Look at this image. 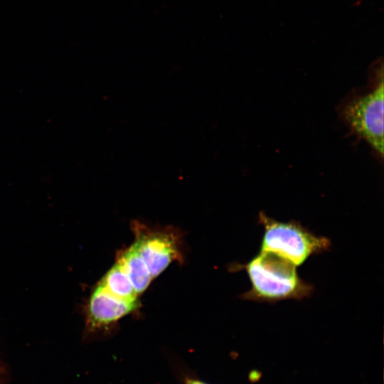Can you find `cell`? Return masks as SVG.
I'll list each match as a JSON object with an SVG mask.
<instances>
[{
  "label": "cell",
  "mask_w": 384,
  "mask_h": 384,
  "mask_svg": "<svg viewBox=\"0 0 384 384\" xmlns=\"http://www.w3.org/2000/svg\"><path fill=\"white\" fill-rule=\"evenodd\" d=\"M368 86L353 90L337 110L348 134L368 143L378 157H383V64L373 68Z\"/></svg>",
  "instance_id": "obj_2"
},
{
  "label": "cell",
  "mask_w": 384,
  "mask_h": 384,
  "mask_svg": "<svg viewBox=\"0 0 384 384\" xmlns=\"http://www.w3.org/2000/svg\"><path fill=\"white\" fill-rule=\"evenodd\" d=\"M258 223L264 229L260 251L274 253L297 267L331 246L329 238L315 235L295 220L279 221L260 211Z\"/></svg>",
  "instance_id": "obj_3"
},
{
  "label": "cell",
  "mask_w": 384,
  "mask_h": 384,
  "mask_svg": "<svg viewBox=\"0 0 384 384\" xmlns=\"http://www.w3.org/2000/svg\"><path fill=\"white\" fill-rule=\"evenodd\" d=\"M100 284L112 296L127 302H138L137 293L127 275L116 262Z\"/></svg>",
  "instance_id": "obj_7"
},
{
  "label": "cell",
  "mask_w": 384,
  "mask_h": 384,
  "mask_svg": "<svg viewBox=\"0 0 384 384\" xmlns=\"http://www.w3.org/2000/svg\"><path fill=\"white\" fill-rule=\"evenodd\" d=\"M116 259V262L130 279L138 295L143 293L153 279L135 247L132 244L129 248L119 251Z\"/></svg>",
  "instance_id": "obj_6"
},
{
  "label": "cell",
  "mask_w": 384,
  "mask_h": 384,
  "mask_svg": "<svg viewBox=\"0 0 384 384\" xmlns=\"http://www.w3.org/2000/svg\"><path fill=\"white\" fill-rule=\"evenodd\" d=\"M135 247L152 279L174 261L183 262L182 235L173 227L150 228L139 221L131 223Z\"/></svg>",
  "instance_id": "obj_4"
},
{
  "label": "cell",
  "mask_w": 384,
  "mask_h": 384,
  "mask_svg": "<svg viewBox=\"0 0 384 384\" xmlns=\"http://www.w3.org/2000/svg\"><path fill=\"white\" fill-rule=\"evenodd\" d=\"M297 266L270 252H259L245 264H234V271L245 270L251 288L241 295L245 300L275 303L302 299L314 292V286L298 274Z\"/></svg>",
  "instance_id": "obj_1"
},
{
  "label": "cell",
  "mask_w": 384,
  "mask_h": 384,
  "mask_svg": "<svg viewBox=\"0 0 384 384\" xmlns=\"http://www.w3.org/2000/svg\"><path fill=\"white\" fill-rule=\"evenodd\" d=\"M170 365L181 384H210L200 378L194 370L178 361H173Z\"/></svg>",
  "instance_id": "obj_8"
},
{
  "label": "cell",
  "mask_w": 384,
  "mask_h": 384,
  "mask_svg": "<svg viewBox=\"0 0 384 384\" xmlns=\"http://www.w3.org/2000/svg\"><path fill=\"white\" fill-rule=\"evenodd\" d=\"M138 302H127L110 294L100 283L88 305V324L92 330L110 329L126 315L134 311Z\"/></svg>",
  "instance_id": "obj_5"
}]
</instances>
